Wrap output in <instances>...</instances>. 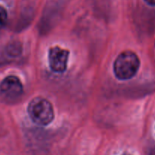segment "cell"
<instances>
[{"label":"cell","instance_id":"6da1fadb","mask_svg":"<svg viewBox=\"0 0 155 155\" xmlns=\"http://www.w3.org/2000/svg\"><path fill=\"white\" fill-rule=\"evenodd\" d=\"M140 67L138 56L132 51L120 53L113 64V71L120 80H129L136 74Z\"/></svg>","mask_w":155,"mask_h":155},{"label":"cell","instance_id":"7a4b0ae2","mask_svg":"<svg viewBox=\"0 0 155 155\" xmlns=\"http://www.w3.org/2000/svg\"><path fill=\"white\" fill-rule=\"evenodd\" d=\"M28 114L33 122L40 126L49 125L54 119L52 104L45 98H34L28 105Z\"/></svg>","mask_w":155,"mask_h":155},{"label":"cell","instance_id":"3957f363","mask_svg":"<svg viewBox=\"0 0 155 155\" xmlns=\"http://www.w3.org/2000/svg\"><path fill=\"white\" fill-rule=\"evenodd\" d=\"M69 52L59 47H51L49 50V64L53 71L62 73L66 70Z\"/></svg>","mask_w":155,"mask_h":155},{"label":"cell","instance_id":"277c9868","mask_svg":"<svg viewBox=\"0 0 155 155\" xmlns=\"http://www.w3.org/2000/svg\"><path fill=\"white\" fill-rule=\"evenodd\" d=\"M23 93V85L16 76H8L0 84V94L8 100H15Z\"/></svg>","mask_w":155,"mask_h":155},{"label":"cell","instance_id":"5b68a950","mask_svg":"<svg viewBox=\"0 0 155 155\" xmlns=\"http://www.w3.org/2000/svg\"><path fill=\"white\" fill-rule=\"evenodd\" d=\"M7 12L2 6L0 5V28H2L6 24L7 21Z\"/></svg>","mask_w":155,"mask_h":155},{"label":"cell","instance_id":"8992f818","mask_svg":"<svg viewBox=\"0 0 155 155\" xmlns=\"http://www.w3.org/2000/svg\"><path fill=\"white\" fill-rule=\"evenodd\" d=\"M144 2L150 6H155V0H144Z\"/></svg>","mask_w":155,"mask_h":155},{"label":"cell","instance_id":"52a82bcc","mask_svg":"<svg viewBox=\"0 0 155 155\" xmlns=\"http://www.w3.org/2000/svg\"><path fill=\"white\" fill-rule=\"evenodd\" d=\"M123 155H129V154H123Z\"/></svg>","mask_w":155,"mask_h":155}]
</instances>
